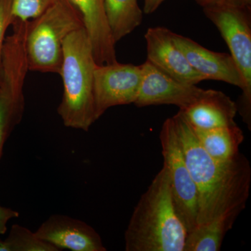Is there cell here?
Here are the masks:
<instances>
[{"mask_svg":"<svg viewBox=\"0 0 251 251\" xmlns=\"http://www.w3.org/2000/svg\"><path fill=\"white\" fill-rule=\"evenodd\" d=\"M193 130L201 146L217 161H229L240 153L239 147L244 142V135L237 124L210 129Z\"/></svg>","mask_w":251,"mask_h":251,"instance_id":"15","label":"cell"},{"mask_svg":"<svg viewBox=\"0 0 251 251\" xmlns=\"http://www.w3.org/2000/svg\"><path fill=\"white\" fill-rule=\"evenodd\" d=\"M237 218L224 216L201 225L187 232L184 251H219Z\"/></svg>","mask_w":251,"mask_h":251,"instance_id":"17","label":"cell"},{"mask_svg":"<svg viewBox=\"0 0 251 251\" xmlns=\"http://www.w3.org/2000/svg\"><path fill=\"white\" fill-rule=\"evenodd\" d=\"M97 64L85 28L69 34L63 44L59 73L63 95L57 108L65 126L88 131L97 121L94 97V74Z\"/></svg>","mask_w":251,"mask_h":251,"instance_id":"3","label":"cell"},{"mask_svg":"<svg viewBox=\"0 0 251 251\" xmlns=\"http://www.w3.org/2000/svg\"><path fill=\"white\" fill-rule=\"evenodd\" d=\"M251 8L219 3L203 7L228 46L243 81L240 103L243 120L251 126Z\"/></svg>","mask_w":251,"mask_h":251,"instance_id":"5","label":"cell"},{"mask_svg":"<svg viewBox=\"0 0 251 251\" xmlns=\"http://www.w3.org/2000/svg\"><path fill=\"white\" fill-rule=\"evenodd\" d=\"M25 78L18 67H5L0 74V159L5 143L22 120Z\"/></svg>","mask_w":251,"mask_h":251,"instance_id":"13","label":"cell"},{"mask_svg":"<svg viewBox=\"0 0 251 251\" xmlns=\"http://www.w3.org/2000/svg\"><path fill=\"white\" fill-rule=\"evenodd\" d=\"M18 211L9 207L0 205V235L6 233L7 231V224L10 220L19 217Z\"/></svg>","mask_w":251,"mask_h":251,"instance_id":"21","label":"cell"},{"mask_svg":"<svg viewBox=\"0 0 251 251\" xmlns=\"http://www.w3.org/2000/svg\"><path fill=\"white\" fill-rule=\"evenodd\" d=\"M198 4L201 5V6L204 7V6H209L214 4H219V3H222L224 0H195Z\"/></svg>","mask_w":251,"mask_h":251,"instance_id":"24","label":"cell"},{"mask_svg":"<svg viewBox=\"0 0 251 251\" xmlns=\"http://www.w3.org/2000/svg\"><path fill=\"white\" fill-rule=\"evenodd\" d=\"M142 67V80L135 104L138 108L157 105H174L187 108L201 97L204 90L173 78L148 60Z\"/></svg>","mask_w":251,"mask_h":251,"instance_id":"8","label":"cell"},{"mask_svg":"<svg viewBox=\"0 0 251 251\" xmlns=\"http://www.w3.org/2000/svg\"><path fill=\"white\" fill-rule=\"evenodd\" d=\"M165 0H145L143 13L145 14H151L158 9Z\"/></svg>","mask_w":251,"mask_h":251,"instance_id":"22","label":"cell"},{"mask_svg":"<svg viewBox=\"0 0 251 251\" xmlns=\"http://www.w3.org/2000/svg\"><path fill=\"white\" fill-rule=\"evenodd\" d=\"M179 111L193 128L210 129L235 125L238 107L221 91L204 90L196 101Z\"/></svg>","mask_w":251,"mask_h":251,"instance_id":"14","label":"cell"},{"mask_svg":"<svg viewBox=\"0 0 251 251\" xmlns=\"http://www.w3.org/2000/svg\"><path fill=\"white\" fill-rule=\"evenodd\" d=\"M39 239L59 250L106 251L98 232L80 220L54 214L44 221L36 231Z\"/></svg>","mask_w":251,"mask_h":251,"instance_id":"9","label":"cell"},{"mask_svg":"<svg viewBox=\"0 0 251 251\" xmlns=\"http://www.w3.org/2000/svg\"><path fill=\"white\" fill-rule=\"evenodd\" d=\"M186 234L163 166L133 211L125 231V251H184Z\"/></svg>","mask_w":251,"mask_h":251,"instance_id":"2","label":"cell"},{"mask_svg":"<svg viewBox=\"0 0 251 251\" xmlns=\"http://www.w3.org/2000/svg\"><path fill=\"white\" fill-rule=\"evenodd\" d=\"M12 0H0V69L5 42V34L8 27L14 22Z\"/></svg>","mask_w":251,"mask_h":251,"instance_id":"20","label":"cell"},{"mask_svg":"<svg viewBox=\"0 0 251 251\" xmlns=\"http://www.w3.org/2000/svg\"><path fill=\"white\" fill-rule=\"evenodd\" d=\"M171 36L173 42L182 51L191 67L204 80L223 81L242 90V77L230 54L206 49L192 39L173 31Z\"/></svg>","mask_w":251,"mask_h":251,"instance_id":"11","label":"cell"},{"mask_svg":"<svg viewBox=\"0 0 251 251\" xmlns=\"http://www.w3.org/2000/svg\"><path fill=\"white\" fill-rule=\"evenodd\" d=\"M168 28H148L145 34L148 62L168 75L186 84L198 85L204 80L191 67L184 54L177 47Z\"/></svg>","mask_w":251,"mask_h":251,"instance_id":"10","label":"cell"},{"mask_svg":"<svg viewBox=\"0 0 251 251\" xmlns=\"http://www.w3.org/2000/svg\"><path fill=\"white\" fill-rule=\"evenodd\" d=\"M9 251H60L49 243L43 241L27 227L15 224L5 239Z\"/></svg>","mask_w":251,"mask_h":251,"instance_id":"18","label":"cell"},{"mask_svg":"<svg viewBox=\"0 0 251 251\" xmlns=\"http://www.w3.org/2000/svg\"><path fill=\"white\" fill-rule=\"evenodd\" d=\"M104 9L115 44L143 22V11L138 0H104Z\"/></svg>","mask_w":251,"mask_h":251,"instance_id":"16","label":"cell"},{"mask_svg":"<svg viewBox=\"0 0 251 251\" xmlns=\"http://www.w3.org/2000/svg\"><path fill=\"white\" fill-rule=\"evenodd\" d=\"M141 80V65L118 62L97 64L94 74L97 120L112 107L134 103L139 93Z\"/></svg>","mask_w":251,"mask_h":251,"instance_id":"7","label":"cell"},{"mask_svg":"<svg viewBox=\"0 0 251 251\" xmlns=\"http://www.w3.org/2000/svg\"><path fill=\"white\" fill-rule=\"evenodd\" d=\"M80 13L97 64L117 62L115 43L109 28L104 0H69Z\"/></svg>","mask_w":251,"mask_h":251,"instance_id":"12","label":"cell"},{"mask_svg":"<svg viewBox=\"0 0 251 251\" xmlns=\"http://www.w3.org/2000/svg\"><path fill=\"white\" fill-rule=\"evenodd\" d=\"M0 251H9L7 244L4 240L2 241L1 239H0Z\"/></svg>","mask_w":251,"mask_h":251,"instance_id":"25","label":"cell"},{"mask_svg":"<svg viewBox=\"0 0 251 251\" xmlns=\"http://www.w3.org/2000/svg\"><path fill=\"white\" fill-rule=\"evenodd\" d=\"M172 118L197 189L198 225L224 216L237 218L250 194L249 159L241 153L229 161L214 159L201 146L192 126L181 111Z\"/></svg>","mask_w":251,"mask_h":251,"instance_id":"1","label":"cell"},{"mask_svg":"<svg viewBox=\"0 0 251 251\" xmlns=\"http://www.w3.org/2000/svg\"><path fill=\"white\" fill-rule=\"evenodd\" d=\"M58 0H12L14 19L29 21L37 17Z\"/></svg>","mask_w":251,"mask_h":251,"instance_id":"19","label":"cell"},{"mask_svg":"<svg viewBox=\"0 0 251 251\" xmlns=\"http://www.w3.org/2000/svg\"><path fill=\"white\" fill-rule=\"evenodd\" d=\"M82 27L80 13L69 0H58L28 21L25 52L29 71L59 75L64 40Z\"/></svg>","mask_w":251,"mask_h":251,"instance_id":"4","label":"cell"},{"mask_svg":"<svg viewBox=\"0 0 251 251\" xmlns=\"http://www.w3.org/2000/svg\"><path fill=\"white\" fill-rule=\"evenodd\" d=\"M222 3L240 6V7H251V0H224Z\"/></svg>","mask_w":251,"mask_h":251,"instance_id":"23","label":"cell"},{"mask_svg":"<svg viewBox=\"0 0 251 251\" xmlns=\"http://www.w3.org/2000/svg\"><path fill=\"white\" fill-rule=\"evenodd\" d=\"M159 139L175 210L188 232L198 226L197 189L185 161L172 117L167 119L162 126Z\"/></svg>","mask_w":251,"mask_h":251,"instance_id":"6","label":"cell"}]
</instances>
